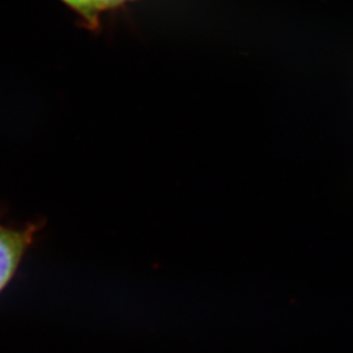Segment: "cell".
Returning <instances> with one entry per match:
<instances>
[{
  "label": "cell",
  "instance_id": "2",
  "mask_svg": "<svg viewBox=\"0 0 353 353\" xmlns=\"http://www.w3.org/2000/svg\"><path fill=\"white\" fill-rule=\"evenodd\" d=\"M74 12L80 16L89 29L96 30L101 16L108 11L121 8L135 0H62Z\"/></svg>",
  "mask_w": 353,
  "mask_h": 353
},
{
  "label": "cell",
  "instance_id": "1",
  "mask_svg": "<svg viewBox=\"0 0 353 353\" xmlns=\"http://www.w3.org/2000/svg\"><path fill=\"white\" fill-rule=\"evenodd\" d=\"M42 227L43 223H30L23 227L0 223V293L12 281Z\"/></svg>",
  "mask_w": 353,
  "mask_h": 353
}]
</instances>
